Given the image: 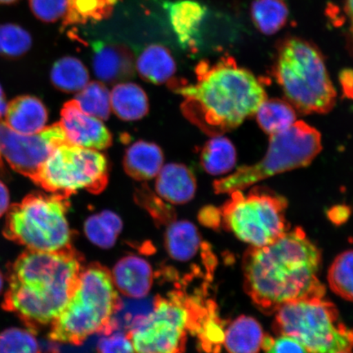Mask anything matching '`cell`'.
<instances>
[{
  "mask_svg": "<svg viewBox=\"0 0 353 353\" xmlns=\"http://www.w3.org/2000/svg\"><path fill=\"white\" fill-rule=\"evenodd\" d=\"M110 107L121 120L139 121L149 112L148 97L143 88L134 83H119L110 92Z\"/></svg>",
  "mask_w": 353,
  "mask_h": 353,
  "instance_id": "22",
  "label": "cell"
},
{
  "mask_svg": "<svg viewBox=\"0 0 353 353\" xmlns=\"http://www.w3.org/2000/svg\"><path fill=\"white\" fill-rule=\"evenodd\" d=\"M255 114L259 127L270 136L288 129L296 122L297 117L293 105L280 99H267Z\"/></svg>",
  "mask_w": 353,
  "mask_h": 353,
  "instance_id": "25",
  "label": "cell"
},
{
  "mask_svg": "<svg viewBox=\"0 0 353 353\" xmlns=\"http://www.w3.org/2000/svg\"><path fill=\"white\" fill-rule=\"evenodd\" d=\"M345 10L348 19H350V21H353V0H347Z\"/></svg>",
  "mask_w": 353,
  "mask_h": 353,
  "instance_id": "43",
  "label": "cell"
},
{
  "mask_svg": "<svg viewBox=\"0 0 353 353\" xmlns=\"http://www.w3.org/2000/svg\"><path fill=\"white\" fill-rule=\"evenodd\" d=\"M121 0H68L63 26L83 25L108 19Z\"/></svg>",
  "mask_w": 353,
  "mask_h": 353,
  "instance_id": "27",
  "label": "cell"
},
{
  "mask_svg": "<svg viewBox=\"0 0 353 353\" xmlns=\"http://www.w3.org/2000/svg\"><path fill=\"white\" fill-rule=\"evenodd\" d=\"M343 94L348 99H353V70H343L339 77Z\"/></svg>",
  "mask_w": 353,
  "mask_h": 353,
  "instance_id": "39",
  "label": "cell"
},
{
  "mask_svg": "<svg viewBox=\"0 0 353 353\" xmlns=\"http://www.w3.org/2000/svg\"><path fill=\"white\" fill-rule=\"evenodd\" d=\"M32 46V35L21 26L13 23L0 25V56L8 59H19Z\"/></svg>",
  "mask_w": 353,
  "mask_h": 353,
  "instance_id": "32",
  "label": "cell"
},
{
  "mask_svg": "<svg viewBox=\"0 0 353 353\" xmlns=\"http://www.w3.org/2000/svg\"><path fill=\"white\" fill-rule=\"evenodd\" d=\"M350 44L351 47V51L353 54V21H350Z\"/></svg>",
  "mask_w": 353,
  "mask_h": 353,
  "instance_id": "44",
  "label": "cell"
},
{
  "mask_svg": "<svg viewBox=\"0 0 353 353\" xmlns=\"http://www.w3.org/2000/svg\"><path fill=\"white\" fill-rule=\"evenodd\" d=\"M6 123L21 134L32 135L42 131L48 121V110L35 97H17L8 104Z\"/></svg>",
  "mask_w": 353,
  "mask_h": 353,
  "instance_id": "18",
  "label": "cell"
},
{
  "mask_svg": "<svg viewBox=\"0 0 353 353\" xmlns=\"http://www.w3.org/2000/svg\"><path fill=\"white\" fill-rule=\"evenodd\" d=\"M321 149L320 132L305 122L296 121L288 129L270 136L268 152L261 161L241 166L226 178L214 181V192L242 191L270 176L306 167Z\"/></svg>",
  "mask_w": 353,
  "mask_h": 353,
  "instance_id": "7",
  "label": "cell"
},
{
  "mask_svg": "<svg viewBox=\"0 0 353 353\" xmlns=\"http://www.w3.org/2000/svg\"><path fill=\"white\" fill-rule=\"evenodd\" d=\"M8 104L6 103V94H4L3 88L0 85V119L6 116Z\"/></svg>",
  "mask_w": 353,
  "mask_h": 353,
  "instance_id": "42",
  "label": "cell"
},
{
  "mask_svg": "<svg viewBox=\"0 0 353 353\" xmlns=\"http://www.w3.org/2000/svg\"><path fill=\"white\" fill-rule=\"evenodd\" d=\"M165 246L172 259L188 263L205 248L198 229L188 221H176L170 223L165 232Z\"/></svg>",
  "mask_w": 353,
  "mask_h": 353,
  "instance_id": "20",
  "label": "cell"
},
{
  "mask_svg": "<svg viewBox=\"0 0 353 353\" xmlns=\"http://www.w3.org/2000/svg\"><path fill=\"white\" fill-rule=\"evenodd\" d=\"M320 250L301 228L287 231L270 245L251 246L243 259L244 286L255 306L276 312L283 304L324 296L317 274Z\"/></svg>",
  "mask_w": 353,
  "mask_h": 353,
  "instance_id": "2",
  "label": "cell"
},
{
  "mask_svg": "<svg viewBox=\"0 0 353 353\" xmlns=\"http://www.w3.org/2000/svg\"><path fill=\"white\" fill-rule=\"evenodd\" d=\"M92 68L97 78L107 85L125 82L134 77L136 63L129 48L121 44H94Z\"/></svg>",
  "mask_w": 353,
  "mask_h": 353,
  "instance_id": "14",
  "label": "cell"
},
{
  "mask_svg": "<svg viewBox=\"0 0 353 353\" xmlns=\"http://www.w3.org/2000/svg\"><path fill=\"white\" fill-rule=\"evenodd\" d=\"M60 125L70 143L83 148L103 151L112 145V134L99 119L79 108L73 99L63 105Z\"/></svg>",
  "mask_w": 353,
  "mask_h": 353,
  "instance_id": "13",
  "label": "cell"
},
{
  "mask_svg": "<svg viewBox=\"0 0 353 353\" xmlns=\"http://www.w3.org/2000/svg\"><path fill=\"white\" fill-rule=\"evenodd\" d=\"M68 142L60 123L32 135L21 134L0 119V174L6 173L3 158L13 170L34 181L39 168L54 150Z\"/></svg>",
  "mask_w": 353,
  "mask_h": 353,
  "instance_id": "12",
  "label": "cell"
},
{
  "mask_svg": "<svg viewBox=\"0 0 353 353\" xmlns=\"http://www.w3.org/2000/svg\"><path fill=\"white\" fill-rule=\"evenodd\" d=\"M328 283L335 294L353 302V250L344 251L335 258L329 269Z\"/></svg>",
  "mask_w": 353,
  "mask_h": 353,
  "instance_id": "31",
  "label": "cell"
},
{
  "mask_svg": "<svg viewBox=\"0 0 353 353\" xmlns=\"http://www.w3.org/2000/svg\"><path fill=\"white\" fill-rule=\"evenodd\" d=\"M236 151L233 143L223 135L214 136L203 147L200 161L207 173L222 175L228 173L236 165Z\"/></svg>",
  "mask_w": 353,
  "mask_h": 353,
  "instance_id": "24",
  "label": "cell"
},
{
  "mask_svg": "<svg viewBox=\"0 0 353 353\" xmlns=\"http://www.w3.org/2000/svg\"><path fill=\"white\" fill-rule=\"evenodd\" d=\"M165 8L176 39L181 46L196 52L201 42V28L207 8L196 0L165 2Z\"/></svg>",
  "mask_w": 353,
  "mask_h": 353,
  "instance_id": "15",
  "label": "cell"
},
{
  "mask_svg": "<svg viewBox=\"0 0 353 353\" xmlns=\"http://www.w3.org/2000/svg\"><path fill=\"white\" fill-rule=\"evenodd\" d=\"M263 339L259 321L253 317L241 316L225 331L223 343L229 353H259Z\"/></svg>",
  "mask_w": 353,
  "mask_h": 353,
  "instance_id": "23",
  "label": "cell"
},
{
  "mask_svg": "<svg viewBox=\"0 0 353 353\" xmlns=\"http://www.w3.org/2000/svg\"><path fill=\"white\" fill-rule=\"evenodd\" d=\"M329 218L334 223H341L345 222L350 215V209L345 205H337L333 207L329 211Z\"/></svg>",
  "mask_w": 353,
  "mask_h": 353,
  "instance_id": "40",
  "label": "cell"
},
{
  "mask_svg": "<svg viewBox=\"0 0 353 353\" xmlns=\"http://www.w3.org/2000/svg\"><path fill=\"white\" fill-rule=\"evenodd\" d=\"M121 307L112 273L99 263L90 264L82 268L72 297L50 324V338L81 345L92 334H110Z\"/></svg>",
  "mask_w": 353,
  "mask_h": 353,
  "instance_id": "4",
  "label": "cell"
},
{
  "mask_svg": "<svg viewBox=\"0 0 353 353\" xmlns=\"http://www.w3.org/2000/svg\"><path fill=\"white\" fill-rule=\"evenodd\" d=\"M82 268L72 246L52 252L26 250L10 268L3 307L30 330L50 325L72 297Z\"/></svg>",
  "mask_w": 353,
  "mask_h": 353,
  "instance_id": "3",
  "label": "cell"
},
{
  "mask_svg": "<svg viewBox=\"0 0 353 353\" xmlns=\"http://www.w3.org/2000/svg\"><path fill=\"white\" fill-rule=\"evenodd\" d=\"M336 353H352V351H343V352H339Z\"/></svg>",
  "mask_w": 353,
  "mask_h": 353,
  "instance_id": "47",
  "label": "cell"
},
{
  "mask_svg": "<svg viewBox=\"0 0 353 353\" xmlns=\"http://www.w3.org/2000/svg\"><path fill=\"white\" fill-rule=\"evenodd\" d=\"M83 112L92 117L105 121L110 117V92L107 86L101 81L88 82L74 98Z\"/></svg>",
  "mask_w": 353,
  "mask_h": 353,
  "instance_id": "30",
  "label": "cell"
},
{
  "mask_svg": "<svg viewBox=\"0 0 353 353\" xmlns=\"http://www.w3.org/2000/svg\"><path fill=\"white\" fill-rule=\"evenodd\" d=\"M273 74L286 100L303 114H326L336 103V90L319 48L287 37L277 46Z\"/></svg>",
  "mask_w": 353,
  "mask_h": 353,
  "instance_id": "5",
  "label": "cell"
},
{
  "mask_svg": "<svg viewBox=\"0 0 353 353\" xmlns=\"http://www.w3.org/2000/svg\"><path fill=\"white\" fill-rule=\"evenodd\" d=\"M112 277L120 293L131 299H143L152 289L154 274L147 260L139 256L129 255L116 264Z\"/></svg>",
  "mask_w": 353,
  "mask_h": 353,
  "instance_id": "16",
  "label": "cell"
},
{
  "mask_svg": "<svg viewBox=\"0 0 353 353\" xmlns=\"http://www.w3.org/2000/svg\"><path fill=\"white\" fill-rule=\"evenodd\" d=\"M200 307L183 294L154 300L152 311L127 333L135 353H184L188 333L201 326Z\"/></svg>",
  "mask_w": 353,
  "mask_h": 353,
  "instance_id": "9",
  "label": "cell"
},
{
  "mask_svg": "<svg viewBox=\"0 0 353 353\" xmlns=\"http://www.w3.org/2000/svg\"><path fill=\"white\" fill-rule=\"evenodd\" d=\"M68 3V0H29L33 15L47 23L63 19Z\"/></svg>",
  "mask_w": 353,
  "mask_h": 353,
  "instance_id": "35",
  "label": "cell"
},
{
  "mask_svg": "<svg viewBox=\"0 0 353 353\" xmlns=\"http://www.w3.org/2000/svg\"><path fill=\"white\" fill-rule=\"evenodd\" d=\"M195 175L186 165L168 164L157 174L156 191L163 200L174 205L187 204L196 195Z\"/></svg>",
  "mask_w": 353,
  "mask_h": 353,
  "instance_id": "17",
  "label": "cell"
},
{
  "mask_svg": "<svg viewBox=\"0 0 353 353\" xmlns=\"http://www.w3.org/2000/svg\"><path fill=\"white\" fill-rule=\"evenodd\" d=\"M250 14L260 32L272 35L285 28L290 12L285 0H254Z\"/></svg>",
  "mask_w": 353,
  "mask_h": 353,
  "instance_id": "26",
  "label": "cell"
},
{
  "mask_svg": "<svg viewBox=\"0 0 353 353\" xmlns=\"http://www.w3.org/2000/svg\"><path fill=\"white\" fill-rule=\"evenodd\" d=\"M0 353H41L32 330L10 328L0 333Z\"/></svg>",
  "mask_w": 353,
  "mask_h": 353,
  "instance_id": "33",
  "label": "cell"
},
{
  "mask_svg": "<svg viewBox=\"0 0 353 353\" xmlns=\"http://www.w3.org/2000/svg\"><path fill=\"white\" fill-rule=\"evenodd\" d=\"M109 163L103 153L64 143L39 168L33 182L46 192L68 199L81 190L94 195L109 182Z\"/></svg>",
  "mask_w": 353,
  "mask_h": 353,
  "instance_id": "10",
  "label": "cell"
},
{
  "mask_svg": "<svg viewBox=\"0 0 353 353\" xmlns=\"http://www.w3.org/2000/svg\"><path fill=\"white\" fill-rule=\"evenodd\" d=\"M285 198L272 190L256 187L244 195L231 193L222 212L224 227L253 247L270 245L287 232Z\"/></svg>",
  "mask_w": 353,
  "mask_h": 353,
  "instance_id": "11",
  "label": "cell"
},
{
  "mask_svg": "<svg viewBox=\"0 0 353 353\" xmlns=\"http://www.w3.org/2000/svg\"><path fill=\"white\" fill-rule=\"evenodd\" d=\"M52 85L63 92H79L90 82V74L81 60L65 57L57 60L51 70Z\"/></svg>",
  "mask_w": 353,
  "mask_h": 353,
  "instance_id": "28",
  "label": "cell"
},
{
  "mask_svg": "<svg viewBox=\"0 0 353 353\" xmlns=\"http://www.w3.org/2000/svg\"><path fill=\"white\" fill-rule=\"evenodd\" d=\"M134 199L137 204L142 206L158 223H171L175 219V212L172 206L154 194L148 185L136 189Z\"/></svg>",
  "mask_w": 353,
  "mask_h": 353,
  "instance_id": "34",
  "label": "cell"
},
{
  "mask_svg": "<svg viewBox=\"0 0 353 353\" xmlns=\"http://www.w3.org/2000/svg\"><path fill=\"white\" fill-rule=\"evenodd\" d=\"M323 297L283 304L276 312L275 330L294 339L309 353L352 351L353 330L343 323L337 308Z\"/></svg>",
  "mask_w": 353,
  "mask_h": 353,
  "instance_id": "8",
  "label": "cell"
},
{
  "mask_svg": "<svg viewBox=\"0 0 353 353\" xmlns=\"http://www.w3.org/2000/svg\"><path fill=\"white\" fill-rule=\"evenodd\" d=\"M3 287V278L1 272H0V293H1Z\"/></svg>",
  "mask_w": 353,
  "mask_h": 353,
  "instance_id": "46",
  "label": "cell"
},
{
  "mask_svg": "<svg viewBox=\"0 0 353 353\" xmlns=\"http://www.w3.org/2000/svg\"><path fill=\"white\" fill-rule=\"evenodd\" d=\"M198 219L206 227L218 228L222 223V212L214 206H205L199 213Z\"/></svg>",
  "mask_w": 353,
  "mask_h": 353,
  "instance_id": "38",
  "label": "cell"
},
{
  "mask_svg": "<svg viewBox=\"0 0 353 353\" xmlns=\"http://www.w3.org/2000/svg\"><path fill=\"white\" fill-rule=\"evenodd\" d=\"M136 69L143 81L153 85H163L174 78L176 65L167 48L160 44H152L139 55L136 61Z\"/></svg>",
  "mask_w": 353,
  "mask_h": 353,
  "instance_id": "21",
  "label": "cell"
},
{
  "mask_svg": "<svg viewBox=\"0 0 353 353\" xmlns=\"http://www.w3.org/2000/svg\"><path fill=\"white\" fill-rule=\"evenodd\" d=\"M97 353H135L134 346L127 334L112 332L101 338Z\"/></svg>",
  "mask_w": 353,
  "mask_h": 353,
  "instance_id": "36",
  "label": "cell"
},
{
  "mask_svg": "<svg viewBox=\"0 0 353 353\" xmlns=\"http://www.w3.org/2000/svg\"><path fill=\"white\" fill-rule=\"evenodd\" d=\"M10 208V193L6 185L0 181V217Z\"/></svg>",
  "mask_w": 353,
  "mask_h": 353,
  "instance_id": "41",
  "label": "cell"
},
{
  "mask_svg": "<svg viewBox=\"0 0 353 353\" xmlns=\"http://www.w3.org/2000/svg\"><path fill=\"white\" fill-rule=\"evenodd\" d=\"M164 154L158 145L139 140L127 148L123 165L125 173L137 181L157 176L164 165Z\"/></svg>",
  "mask_w": 353,
  "mask_h": 353,
  "instance_id": "19",
  "label": "cell"
},
{
  "mask_svg": "<svg viewBox=\"0 0 353 353\" xmlns=\"http://www.w3.org/2000/svg\"><path fill=\"white\" fill-rule=\"evenodd\" d=\"M69 206L68 199L54 194H30L8 208L3 235L30 250L68 249L72 234L66 219Z\"/></svg>",
  "mask_w": 353,
  "mask_h": 353,
  "instance_id": "6",
  "label": "cell"
},
{
  "mask_svg": "<svg viewBox=\"0 0 353 353\" xmlns=\"http://www.w3.org/2000/svg\"><path fill=\"white\" fill-rule=\"evenodd\" d=\"M266 351L267 353H309L301 343L286 335L273 339Z\"/></svg>",
  "mask_w": 353,
  "mask_h": 353,
  "instance_id": "37",
  "label": "cell"
},
{
  "mask_svg": "<svg viewBox=\"0 0 353 353\" xmlns=\"http://www.w3.org/2000/svg\"><path fill=\"white\" fill-rule=\"evenodd\" d=\"M196 79V83H189L173 78L168 85L183 97L184 117L211 137L235 130L267 99L263 83L231 56L214 64L201 61Z\"/></svg>",
  "mask_w": 353,
  "mask_h": 353,
  "instance_id": "1",
  "label": "cell"
},
{
  "mask_svg": "<svg viewBox=\"0 0 353 353\" xmlns=\"http://www.w3.org/2000/svg\"><path fill=\"white\" fill-rule=\"evenodd\" d=\"M19 0H0V4H3V6H8V4L15 3Z\"/></svg>",
  "mask_w": 353,
  "mask_h": 353,
  "instance_id": "45",
  "label": "cell"
},
{
  "mask_svg": "<svg viewBox=\"0 0 353 353\" xmlns=\"http://www.w3.org/2000/svg\"><path fill=\"white\" fill-rule=\"evenodd\" d=\"M123 229L120 216L110 210H103L88 218L85 232L92 244L101 249H110L117 242Z\"/></svg>",
  "mask_w": 353,
  "mask_h": 353,
  "instance_id": "29",
  "label": "cell"
}]
</instances>
